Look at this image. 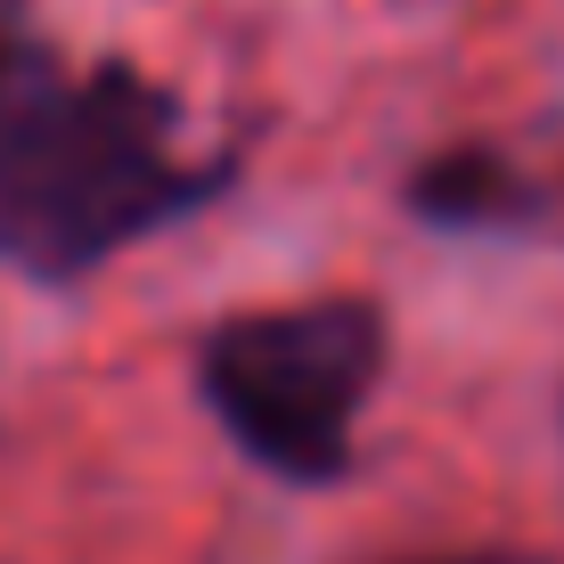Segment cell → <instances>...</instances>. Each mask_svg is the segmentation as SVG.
Here are the masks:
<instances>
[{
    "label": "cell",
    "mask_w": 564,
    "mask_h": 564,
    "mask_svg": "<svg viewBox=\"0 0 564 564\" xmlns=\"http://www.w3.org/2000/svg\"><path fill=\"white\" fill-rule=\"evenodd\" d=\"M229 188L221 155H188L172 99L131 66H66L0 0V262L83 279L131 238Z\"/></svg>",
    "instance_id": "1"
},
{
    "label": "cell",
    "mask_w": 564,
    "mask_h": 564,
    "mask_svg": "<svg viewBox=\"0 0 564 564\" xmlns=\"http://www.w3.org/2000/svg\"><path fill=\"white\" fill-rule=\"evenodd\" d=\"M377 377H384V311L360 295L238 311L197 352L205 410L279 482H336L352 466V434Z\"/></svg>",
    "instance_id": "2"
},
{
    "label": "cell",
    "mask_w": 564,
    "mask_h": 564,
    "mask_svg": "<svg viewBox=\"0 0 564 564\" xmlns=\"http://www.w3.org/2000/svg\"><path fill=\"white\" fill-rule=\"evenodd\" d=\"M410 205L425 221H451V229H516L523 213L540 205V188L523 181L499 148H451L434 164H417Z\"/></svg>",
    "instance_id": "3"
},
{
    "label": "cell",
    "mask_w": 564,
    "mask_h": 564,
    "mask_svg": "<svg viewBox=\"0 0 564 564\" xmlns=\"http://www.w3.org/2000/svg\"><path fill=\"white\" fill-rule=\"evenodd\" d=\"M425 564H549V556H523V549H466V556H425Z\"/></svg>",
    "instance_id": "4"
}]
</instances>
